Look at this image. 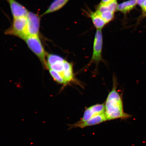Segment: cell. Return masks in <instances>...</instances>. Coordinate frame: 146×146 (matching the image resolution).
Here are the masks:
<instances>
[{"instance_id":"obj_1","label":"cell","mask_w":146,"mask_h":146,"mask_svg":"<svg viewBox=\"0 0 146 146\" xmlns=\"http://www.w3.org/2000/svg\"><path fill=\"white\" fill-rule=\"evenodd\" d=\"M104 104L105 114L107 121L118 119L127 120L132 116L124 112L123 98L117 90L116 78H113L112 90L108 96Z\"/></svg>"},{"instance_id":"obj_2","label":"cell","mask_w":146,"mask_h":146,"mask_svg":"<svg viewBox=\"0 0 146 146\" xmlns=\"http://www.w3.org/2000/svg\"><path fill=\"white\" fill-rule=\"evenodd\" d=\"M46 60L47 69L55 71L64 80L66 85L74 80L73 65L57 55L48 54Z\"/></svg>"},{"instance_id":"obj_3","label":"cell","mask_w":146,"mask_h":146,"mask_svg":"<svg viewBox=\"0 0 146 146\" xmlns=\"http://www.w3.org/2000/svg\"><path fill=\"white\" fill-rule=\"evenodd\" d=\"M27 46L39 58L44 68L47 69L46 56L42 44L39 36H29L25 40Z\"/></svg>"},{"instance_id":"obj_4","label":"cell","mask_w":146,"mask_h":146,"mask_svg":"<svg viewBox=\"0 0 146 146\" xmlns=\"http://www.w3.org/2000/svg\"><path fill=\"white\" fill-rule=\"evenodd\" d=\"M5 33L15 36L25 40L29 36L26 17L14 18L11 25L5 31Z\"/></svg>"},{"instance_id":"obj_5","label":"cell","mask_w":146,"mask_h":146,"mask_svg":"<svg viewBox=\"0 0 146 146\" xmlns=\"http://www.w3.org/2000/svg\"><path fill=\"white\" fill-rule=\"evenodd\" d=\"M103 46V36L102 30H97L93 44L92 56L89 64L94 63L97 65L102 61Z\"/></svg>"},{"instance_id":"obj_6","label":"cell","mask_w":146,"mask_h":146,"mask_svg":"<svg viewBox=\"0 0 146 146\" xmlns=\"http://www.w3.org/2000/svg\"><path fill=\"white\" fill-rule=\"evenodd\" d=\"M29 36H39L41 16L29 11L26 16Z\"/></svg>"},{"instance_id":"obj_7","label":"cell","mask_w":146,"mask_h":146,"mask_svg":"<svg viewBox=\"0 0 146 146\" xmlns=\"http://www.w3.org/2000/svg\"><path fill=\"white\" fill-rule=\"evenodd\" d=\"M107 121V120L105 112L97 115L86 121L83 123H80L78 121L74 124L69 125L68 126L69 127L68 129L69 130L75 128L83 129L86 127L99 125Z\"/></svg>"},{"instance_id":"obj_8","label":"cell","mask_w":146,"mask_h":146,"mask_svg":"<svg viewBox=\"0 0 146 146\" xmlns=\"http://www.w3.org/2000/svg\"><path fill=\"white\" fill-rule=\"evenodd\" d=\"M105 112L104 103L91 106L86 109L83 117L78 122L83 123L86 121L97 115Z\"/></svg>"},{"instance_id":"obj_9","label":"cell","mask_w":146,"mask_h":146,"mask_svg":"<svg viewBox=\"0 0 146 146\" xmlns=\"http://www.w3.org/2000/svg\"><path fill=\"white\" fill-rule=\"evenodd\" d=\"M14 18L26 17L29 11L15 0H8Z\"/></svg>"},{"instance_id":"obj_10","label":"cell","mask_w":146,"mask_h":146,"mask_svg":"<svg viewBox=\"0 0 146 146\" xmlns=\"http://www.w3.org/2000/svg\"><path fill=\"white\" fill-rule=\"evenodd\" d=\"M69 0H54L48 9L42 14L43 16L60 10L68 3Z\"/></svg>"},{"instance_id":"obj_11","label":"cell","mask_w":146,"mask_h":146,"mask_svg":"<svg viewBox=\"0 0 146 146\" xmlns=\"http://www.w3.org/2000/svg\"><path fill=\"white\" fill-rule=\"evenodd\" d=\"M90 17L97 30H102L107 23L96 11L91 12Z\"/></svg>"},{"instance_id":"obj_12","label":"cell","mask_w":146,"mask_h":146,"mask_svg":"<svg viewBox=\"0 0 146 146\" xmlns=\"http://www.w3.org/2000/svg\"><path fill=\"white\" fill-rule=\"evenodd\" d=\"M137 4L136 0H129L118 5L117 10L125 14L134 8Z\"/></svg>"},{"instance_id":"obj_13","label":"cell","mask_w":146,"mask_h":146,"mask_svg":"<svg viewBox=\"0 0 146 146\" xmlns=\"http://www.w3.org/2000/svg\"><path fill=\"white\" fill-rule=\"evenodd\" d=\"M118 3L117 1L112 2L107 4H99L96 9V11L101 13L106 11H111L115 12L117 10Z\"/></svg>"},{"instance_id":"obj_14","label":"cell","mask_w":146,"mask_h":146,"mask_svg":"<svg viewBox=\"0 0 146 146\" xmlns=\"http://www.w3.org/2000/svg\"><path fill=\"white\" fill-rule=\"evenodd\" d=\"M48 70L51 76L53 78L54 81L61 84L65 86L66 85L64 80L58 73L52 69H49Z\"/></svg>"},{"instance_id":"obj_15","label":"cell","mask_w":146,"mask_h":146,"mask_svg":"<svg viewBox=\"0 0 146 146\" xmlns=\"http://www.w3.org/2000/svg\"><path fill=\"white\" fill-rule=\"evenodd\" d=\"M114 13V12L111 11H106L99 14L106 23L107 24L113 19Z\"/></svg>"},{"instance_id":"obj_16","label":"cell","mask_w":146,"mask_h":146,"mask_svg":"<svg viewBox=\"0 0 146 146\" xmlns=\"http://www.w3.org/2000/svg\"><path fill=\"white\" fill-rule=\"evenodd\" d=\"M115 1H117V0H102L100 4L101 5L107 4V3H111Z\"/></svg>"},{"instance_id":"obj_17","label":"cell","mask_w":146,"mask_h":146,"mask_svg":"<svg viewBox=\"0 0 146 146\" xmlns=\"http://www.w3.org/2000/svg\"><path fill=\"white\" fill-rule=\"evenodd\" d=\"M137 4L142 7L145 0H136Z\"/></svg>"},{"instance_id":"obj_18","label":"cell","mask_w":146,"mask_h":146,"mask_svg":"<svg viewBox=\"0 0 146 146\" xmlns=\"http://www.w3.org/2000/svg\"><path fill=\"white\" fill-rule=\"evenodd\" d=\"M142 10L145 13H146V0L144 2L143 5L141 7Z\"/></svg>"},{"instance_id":"obj_19","label":"cell","mask_w":146,"mask_h":146,"mask_svg":"<svg viewBox=\"0 0 146 146\" xmlns=\"http://www.w3.org/2000/svg\"><path fill=\"white\" fill-rule=\"evenodd\" d=\"M7 1H8V0H7Z\"/></svg>"}]
</instances>
